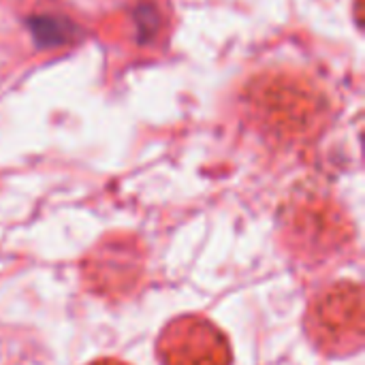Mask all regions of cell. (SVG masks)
Masks as SVG:
<instances>
[{
  "mask_svg": "<svg viewBox=\"0 0 365 365\" xmlns=\"http://www.w3.org/2000/svg\"><path fill=\"white\" fill-rule=\"evenodd\" d=\"M306 334L314 349L342 359L364 346V293L355 282H338L314 297L306 312Z\"/></svg>",
  "mask_w": 365,
  "mask_h": 365,
  "instance_id": "1",
  "label": "cell"
},
{
  "mask_svg": "<svg viewBox=\"0 0 365 365\" xmlns=\"http://www.w3.org/2000/svg\"><path fill=\"white\" fill-rule=\"evenodd\" d=\"M156 357L160 365H231L233 349L216 323L201 314H184L160 331Z\"/></svg>",
  "mask_w": 365,
  "mask_h": 365,
  "instance_id": "2",
  "label": "cell"
},
{
  "mask_svg": "<svg viewBox=\"0 0 365 365\" xmlns=\"http://www.w3.org/2000/svg\"><path fill=\"white\" fill-rule=\"evenodd\" d=\"M308 212V210H304ZM284 233L295 244L299 252H327L334 244H342L346 240V220H336L331 210H325L321 220H312L306 214L302 220L293 218L284 222Z\"/></svg>",
  "mask_w": 365,
  "mask_h": 365,
  "instance_id": "3",
  "label": "cell"
},
{
  "mask_svg": "<svg viewBox=\"0 0 365 365\" xmlns=\"http://www.w3.org/2000/svg\"><path fill=\"white\" fill-rule=\"evenodd\" d=\"M26 28L36 49L45 51L71 45L81 32V28L71 17L60 13H34L26 17Z\"/></svg>",
  "mask_w": 365,
  "mask_h": 365,
  "instance_id": "4",
  "label": "cell"
},
{
  "mask_svg": "<svg viewBox=\"0 0 365 365\" xmlns=\"http://www.w3.org/2000/svg\"><path fill=\"white\" fill-rule=\"evenodd\" d=\"M133 21H135V28H137V41L141 45H145V43H150L158 34L160 13H158L154 2L143 0V2H139L133 9Z\"/></svg>",
  "mask_w": 365,
  "mask_h": 365,
  "instance_id": "5",
  "label": "cell"
},
{
  "mask_svg": "<svg viewBox=\"0 0 365 365\" xmlns=\"http://www.w3.org/2000/svg\"><path fill=\"white\" fill-rule=\"evenodd\" d=\"M88 365H128L124 364V361H120V359H96V361H92V364Z\"/></svg>",
  "mask_w": 365,
  "mask_h": 365,
  "instance_id": "6",
  "label": "cell"
}]
</instances>
